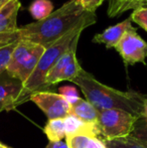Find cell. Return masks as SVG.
<instances>
[{
	"instance_id": "cell-1",
	"label": "cell",
	"mask_w": 147,
	"mask_h": 148,
	"mask_svg": "<svg viewBox=\"0 0 147 148\" xmlns=\"http://www.w3.org/2000/svg\"><path fill=\"white\" fill-rule=\"evenodd\" d=\"M96 21V14L84 10L77 0H69L45 19L18 27V34L19 39L46 49L70 31L82 25L89 27Z\"/></svg>"
},
{
	"instance_id": "cell-2",
	"label": "cell",
	"mask_w": 147,
	"mask_h": 148,
	"mask_svg": "<svg viewBox=\"0 0 147 148\" xmlns=\"http://www.w3.org/2000/svg\"><path fill=\"white\" fill-rule=\"evenodd\" d=\"M82 90L86 100L98 111L117 109L126 111L137 118L142 117L147 95L136 91H119L99 82L92 74L83 69L71 81Z\"/></svg>"
},
{
	"instance_id": "cell-3",
	"label": "cell",
	"mask_w": 147,
	"mask_h": 148,
	"mask_svg": "<svg viewBox=\"0 0 147 148\" xmlns=\"http://www.w3.org/2000/svg\"><path fill=\"white\" fill-rule=\"evenodd\" d=\"M87 28V26L82 25L77 27L76 29L70 31L69 33L59 38L57 42L51 45V47H46L43 51L42 56L37 62L36 69L23 84L22 90L21 103L25 101L32 93L39 91H45V79L49 75V71L51 70L55 62L59 60V58L70 49L72 42L78 35H81L82 32Z\"/></svg>"
},
{
	"instance_id": "cell-4",
	"label": "cell",
	"mask_w": 147,
	"mask_h": 148,
	"mask_svg": "<svg viewBox=\"0 0 147 148\" xmlns=\"http://www.w3.org/2000/svg\"><path fill=\"white\" fill-rule=\"evenodd\" d=\"M44 49L39 45L19 39L12 51L6 73L24 84L34 71Z\"/></svg>"
},
{
	"instance_id": "cell-5",
	"label": "cell",
	"mask_w": 147,
	"mask_h": 148,
	"mask_svg": "<svg viewBox=\"0 0 147 148\" xmlns=\"http://www.w3.org/2000/svg\"><path fill=\"white\" fill-rule=\"evenodd\" d=\"M137 119L132 114L122 110H101L98 118L101 135L105 141L130 136Z\"/></svg>"
},
{
	"instance_id": "cell-6",
	"label": "cell",
	"mask_w": 147,
	"mask_h": 148,
	"mask_svg": "<svg viewBox=\"0 0 147 148\" xmlns=\"http://www.w3.org/2000/svg\"><path fill=\"white\" fill-rule=\"evenodd\" d=\"M114 49L126 64H146L147 42L136 31V28L128 30Z\"/></svg>"
},
{
	"instance_id": "cell-7",
	"label": "cell",
	"mask_w": 147,
	"mask_h": 148,
	"mask_svg": "<svg viewBox=\"0 0 147 148\" xmlns=\"http://www.w3.org/2000/svg\"><path fill=\"white\" fill-rule=\"evenodd\" d=\"M28 99L46 115L49 120L64 119L71 113V105L59 94L49 91L32 93Z\"/></svg>"
},
{
	"instance_id": "cell-8",
	"label": "cell",
	"mask_w": 147,
	"mask_h": 148,
	"mask_svg": "<svg viewBox=\"0 0 147 148\" xmlns=\"http://www.w3.org/2000/svg\"><path fill=\"white\" fill-rule=\"evenodd\" d=\"M23 84L6 72L0 75V111L9 110L21 103Z\"/></svg>"
},
{
	"instance_id": "cell-9",
	"label": "cell",
	"mask_w": 147,
	"mask_h": 148,
	"mask_svg": "<svg viewBox=\"0 0 147 148\" xmlns=\"http://www.w3.org/2000/svg\"><path fill=\"white\" fill-rule=\"evenodd\" d=\"M132 28H133L132 20L129 16L123 21L107 27L103 32L97 33L93 37V42L105 45L107 49H114L120 39L123 37V35Z\"/></svg>"
},
{
	"instance_id": "cell-10",
	"label": "cell",
	"mask_w": 147,
	"mask_h": 148,
	"mask_svg": "<svg viewBox=\"0 0 147 148\" xmlns=\"http://www.w3.org/2000/svg\"><path fill=\"white\" fill-rule=\"evenodd\" d=\"M20 6L19 0H8L0 8V33H11L18 30L17 14Z\"/></svg>"
},
{
	"instance_id": "cell-11",
	"label": "cell",
	"mask_w": 147,
	"mask_h": 148,
	"mask_svg": "<svg viewBox=\"0 0 147 148\" xmlns=\"http://www.w3.org/2000/svg\"><path fill=\"white\" fill-rule=\"evenodd\" d=\"M64 124H65L66 137L73 135H88V136L98 137L99 135H101L100 127L89 124L73 114H69L67 117L64 118Z\"/></svg>"
},
{
	"instance_id": "cell-12",
	"label": "cell",
	"mask_w": 147,
	"mask_h": 148,
	"mask_svg": "<svg viewBox=\"0 0 147 148\" xmlns=\"http://www.w3.org/2000/svg\"><path fill=\"white\" fill-rule=\"evenodd\" d=\"M80 36L81 35H78V36L74 39V41L72 42L70 49L59 58V60L55 62V66L49 71V75H47L46 79H45V85H44L45 89L57 84V79H59L61 73L63 72V70L72 62V60L77 57V47H78Z\"/></svg>"
},
{
	"instance_id": "cell-13",
	"label": "cell",
	"mask_w": 147,
	"mask_h": 148,
	"mask_svg": "<svg viewBox=\"0 0 147 148\" xmlns=\"http://www.w3.org/2000/svg\"><path fill=\"white\" fill-rule=\"evenodd\" d=\"M73 115L77 116L81 120L89 123V124L96 125L99 126L98 118H99V111L89 103L87 100H84L81 98L77 103L71 106V113Z\"/></svg>"
},
{
	"instance_id": "cell-14",
	"label": "cell",
	"mask_w": 147,
	"mask_h": 148,
	"mask_svg": "<svg viewBox=\"0 0 147 148\" xmlns=\"http://www.w3.org/2000/svg\"><path fill=\"white\" fill-rule=\"evenodd\" d=\"M69 148H106L104 139L88 135H73L66 137Z\"/></svg>"
},
{
	"instance_id": "cell-15",
	"label": "cell",
	"mask_w": 147,
	"mask_h": 148,
	"mask_svg": "<svg viewBox=\"0 0 147 148\" xmlns=\"http://www.w3.org/2000/svg\"><path fill=\"white\" fill-rule=\"evenodd\" d=\"M28 11L36 21L45 19L53 12V4L51 0H34L29 5Z\"/></svg>"
},
{
	"instance_id": "cell-16",
	"label": "cell",
	"mask_w": 147,
	"mask_h": 148,
	"mask_svg": "<svg viewBox=\"0 0 147 148\" xmlns=\"http://www.w3.org/2000/svg\"><path fill=\"white\" fill-rule=\"evenodd\" d=\"M43 132L49 141H62L66 138V130L64 119H51L49 120L43 128Z\"/></svg>"
},
{
	"instance_id": "cell-17",
	"label": "cell",
	"mask_w": 147,
	"mask_h": 148,
	"mask_svg": "<svg viewBox=\"0 0 147 148\" xmlns=\"http://www.w3.org/2000/svg\"><path fill=\"white\" fill-rule=\"evenodd\" d=\"M105 144L106 148H147V146L143 145L132 136L105 141Z\"/></svg>"
},
{
	"instance_id": "cell-18",
	"label": "cell",
	"mask_w": 147,
	"mask_h": 148,
	"mask_svg": "<svg viewBox=\"0 0 147 148\" xmlns=\"http://www.w3.org/2000/svg\"><path fill=\"white\" fill-rule=\"evenodd\" d=\"M82 70H83V68L81 66L80 62H79V60L76 57L75 59L72 60V62L63 70V72L61 73L59 79H57V83L64 82V81H70V82H71L73 79H75L80 74Z\"/></svg>"
},
{
	"instance_id": "cell-19",
	"label": "cell",
	"mask_w": 147,
	"mask_h": 148,
	"mask_svg": "<svg viewBox=\"0 0 147 148\" xmlns=\"http://www.w3.org/2000/svg\"><path fill=\"white\" fill-rule=\"evenodd\" d=\"M133 0H109L107 14L109 17H118L124 12L128 11L129 5Z\"/></svg>"
},
{
	"instance_id": "cell-20",
	"label": "cell",
	"mask_w": 147,
	"mask_h": 148,
	"mask_svg": "<svg viewBox=\"0 0 147 148\" xmlns=\"http://www.w3.org/2000/svg\"><path fill=\"white\" fill-rule=\"evenodd\" d=\"M133 138L147 146V120L144 118H138L132 129L131 135Z\"/></svg>"
},
{
	"instance_id": "cell-21",
	"label": "cell",
	"mask_w": 147,
	"mask_h": 148,
	"mask_svg": "<svg viewBox=\"0 0 147 148\" xmlns=\"http://www.w3.org/2000/svg\"><path fill=\"white\" fill-rule=\"evenodd\" d=\"M130 18L133 22L140 26L143 30L147 32V6L136 8L132 10V14Z\"/></svg>"
},
{
	"instance_id": "cell-22",
	"label": "cell",
	"mask_w": 147,
	"mask_h": 148,
	"mask_svg": "<svg viewBox=\"0 0 147 148\" xmlns=\"http://www.w3.org/2000/svg\"><path fill=\"white\" fill-rule=\"evenodd\" d=\"M17 42L18 41L11 43V45H8L6 47H0V75L6 72V69H7L8 62H9L10 58H11L12 51H13Z\"/></svg>"
},
{
	"instance_id": "cell-23",
	"label": "cell",
	"mask_w": 147,
	"mask_h": 148,
	"mask_svg": "<svg viewBox=\"0 0 147 148\" xmlns=\"http://www.w3.org/2000/svg\"><path fill=\"white\" fill-rule=\"evenodd\" d=\"M59 95L63 96L66 100L68 101V103H70V105H74L75 103L79 101L81 99L79 93L77 91V89L73 86H64L61 87L59 89Z\"/></svg>"
},
{
	"instance_id": "cell-24",
	"label": "cell",
	"mask_w": 147,
	"mask_h": 148,
	"mask_svg": "<svg viewBox=\"0 0 147 148\" xmlns=\"http://www.w3.org/2000/svg\"><path fill=\"white\" fill-rule=\"evenodd\" d=\"M80 3V5L83 7V9L87 12L95 13L96 10L104 3L106 0H77Z\"/></svg>"
},
{
	"instance_id": "cell-25",
	"label": "cell",
	"mask_w": 147,
	"mask_h": 148,
	"mask_svg": "<svg viewBox=\"0 0 147 148\" xmlns=\"http://www.w3.org/2000/svg\"><path fill=\"white\" fill-rule=\"evenodd\" d=\"M19 40V34L18 30L11 33H0V47H6L13 42Z\"/></svg>"
},
{
	"instance_id": "cell-26",
	"label": "cell",
	"mask_w": 147,
	"mask_h": 148,
	"mask_svg": "<svg viewBox=\"0 0 147 148\" xmlns=\"http://www.w3.org/2000/svg\"><path fill=\"white\" fill-rule=\"evenodd\" d=\"M45 148H69L66 141H49V144L45 146Z\"/></svg>"
},
{
	"instance_id": "cell-27",
	"label": "cell",
	"mask_w": 147,
	"mask_h": 148,
	"mask_svg": "<svg viewBox=\"0 0 147 148\" xmlns=\"http://www.w3.org/2000/svg\"><path fill=\"white\" fill-rule=\"evenodd\" d=\"M143 6H147V0H133L129 5L128 10H134L136 8L143 7Z\"/></svg>"
},
{
	"instance_id": "cell-28",
	"label": "cell",
	"mask_w": 147,
	"mask_h": 148,
	"mask_svg": "<svg viewBox=\"0 0 147 148\" xmlns=\"http://www.w3.org/2000/svg\"><path fill=\"white\" fill-rule=\"evenodd\" d=\"M147 120V99L144 102V106H143V111H142V117Z\"/></svg>"
},
{
	"instance_id": "cell-29",
	"label": "cell",
	"mask_w": 147,
	"mask_h": 148,
	"mask_svg": "<svg viewBox=\"0 0 147 148\" xmlns=\"http://www.w3.org/2000/svg\"><path fill=\"white\" fill-rule=\"evenodd\" d=\"M7 1H8V0H0V8H1Z\"/></svg>"
},
{
	"instance_id": "cell-30",
	"label": "cell",
	"mask_w": 147,
	"mask_h": 148,
	"mask_svg": "<svg viewBox=\"0 0 147 148\" xmlns=\"http://www.w3.org/2000/svg\"><path fill=\"white\" fill-rule=\"evenodd\" d=\"M0 148H9V147H7L6 145H4V144H2V143H0Z\"/></svg>"
}]
</instances>
